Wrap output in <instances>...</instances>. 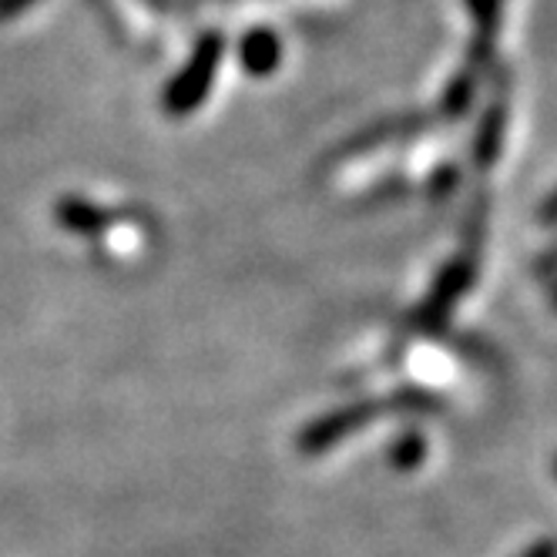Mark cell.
<instances>
[{
  "label": "cell",
  "instance_id": "6da1fadb",
  "mask_svg": "<svg viewBox=\"0 0 557 557\" xmlns=\"http://www.w3.org/2000/svg\"><path fill=\"white\" fill-rule=\"evenodd\" d=\"M380 410H393V407H389L386 400H383V404H349V407H343V410H336V413H330V417H323V420H315V423L299 436V450L309 454V457L323 454L326 447L339 444L343 436H349V433H356V430H363Z\"/></svg>",
  "mask_w": 557,
  "mask_h": 557
},
{
  "label": "cell",
  "instance_id": "7a4b0ae2",
  "mask_svg": "<svg viewBox=\"0 0 557 557\" xmlns=\"http://www.w3.org/2000/svg\"><path fill=\"white\" fill-rule=\"evenodd\" d=\"M473 283V262L470 259H457L444 269V275L436 278V286H433V296L426 299V306L420 309L423 315V323L426 326H436V323H444L447 320V312L454 309V302L470 289Z\"/></svg>",
  "mask_w": 557,
  "mask_h": 557
},
{
  "label": "cell",
  "instance_id": "3957f363",
  "mask_svg": "<svg viewBox=\"0 0 557 557\" xmlns=\"http://www.w3.org/2000/svg\"><path fill=\"white\" fill-rule=\"evenodd\" d=\"M504 104H494L484 117V125H481V135H476V165L487 169L497 162V151H500V141H504Z\"/></svg>",
  "mask_w": 557,
  "mask_h": 557
},
{
  "label": "cell",
  "instance_id": "277c9868",
  "mask_svg": "<svg viewBox=\"0 0 557 557\" xmlns=\"http://www.w3.org/2000/svg\"><path fill=\"white\" fill-rule=\"evenodd\" d=\"M467 8L473 11L476 24H481V37L473 41V61L487 58V37H494L497 14H500V0H467Z\"/></svg>",
  "mask_w": 557,
  "mask_h": 557
},
{
  "label": "cell",
  "instance_id": "5b68a950",
  "mask_svg": "<svg viewBox=\"0 0 557 557\" xmlns=\"http://www.w3.org/2000/svg\"><path fill=\"white\" fill-rule=\"evenodd\" d=\"M423 454H426V441L417 430H410V433H404L400 441L389 447V463L396 470H413V467L423 463Z\"/></svg>",
  "mask_w": 557,
  "mask_h": 557
},
{
  "label": "cell",
  "instance_id": "8992f818",
  "mask_svg": "<svg viewBox=\"0 0 557 557\" xmlns=\"http://www.w3.org/2000/svg\"><path fill=\"white\" fill-rule=\"evenodd\" d=\"M470 95H473V77L470 74H460L457 82L450 85V91H447V98H444V111L450 114V117H457V114H463L467 111V104H470Z\"/></svg>",
  "mask_w": 557,
  "mask_h": 557
},
{
  "label": "cell",
  "instance_id": "52a82bcc",
  "mask_svg": "<svg viewBox=\"0 0 557 557\" xmlns=\"http://www.w3.org/2000/svg\"><path fill=\"white\" fill-rule=\"evenodd\" d=\"M521 557H557V541L554 537H544V541L531 544Z\"/></svg>",
  "mask_w": 557,
  "mask_h": 557
},
{
  "label": "cell",
  "instance_id": "ba28073f",
  "mask_svg": "<svg viewBox=\"0 0 557 557\" xmlns=\"http://www.w3.org/2000/svg\"><path fill=\"white\" fill-rule=\"evenodd\" d=\"M541 222H557V191L547 198L544 202V209H541Z\"/></svg>",
  "mask_w": 557,
  "mask_h": 557
},
{
  "label": "cell",
  "instance_id": "9c48e42d",
  "mask_svg": "<svg viewBox=\"0 0 557 557\" xmlns=\"http://www.w3.org/2000/svg\"><path fill=\"white\" fill-rule=\"evenodd\" d=\"M554 265H557V252H554V256H550V259H547V265H541V272H544V269H547V272H550V269H554Z\"/></svg>",
  "mask_w": 557,
  "mask_h": 557
},
{
  "label": "cell",
  "instance_id": "30bf717a",
  "mask_svg": "<svg viewBox=\"0 0 557 557\" xmlns=\"http://www.w3.org/2000/svg\"><path fill=\"white\" fill-rule=\"evenodd\" d=\"M554 467H557V463H554Z\"/></svg>",
  "mask_w": 557,
  "mask_h": 557
}]
</instances>
